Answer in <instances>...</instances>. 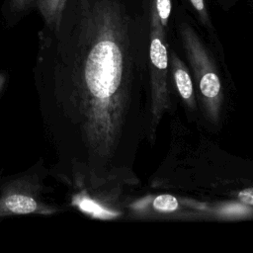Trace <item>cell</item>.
Returning a JSON list of instances; mask_svg holds the SVG:
<instances>
[{"label": "cell", "instance_id": "8992f818", "mask_svg": "<svg viewBox=\"0 0 253 253\" xmlns=\"http://www.w3.org/2000/svg\"><path fill=\"white\" fill-rule=\"evenodd\" d=\"M171 0H152L151 2V12H154L158 16L162 26L167 25L168 19L171 14Z\"/></svg>", "mask_w": 253, "mask_h": 253}, {"label": "cell", "instance_id": "ba28073f", "mask_svg": "<svg viewBox=\"0 0 253 253\" xmlns=\"http://www.w3.org/2000/svg\"><path fill=\"white\" fill-rule=\"evenodd\" d=\"M153 207L159 211H171L178 208V202L176 198L171 195H161L154 200Z\"/></svg>", "mask_w": 253, "mask_h": 253}, {"label": "cell", "instance_id": "277c9868", "mask_svg": "<svg viewBox=\"0 0 253 253\" xmlns=\"http://www.w3.org/2000/svg\"><path fill=\"white\" fill-rule=\"evenodd\" d=\"M150 58L154 66L159 69L167 67V51L162 41L158 37H153L150 44Z\"/></svg>", "mask_w": 253, "mask_h": 253}, {"label": "cell", "instance_id": "9c48e42d", "mask_svg": "<svg viewBox=\"0 0 253 253\" xmlns=\"http://www.w3.org/2000/svg\"><path fill=\"white\" fill-rule=\"evenodd\" d=\"M190 2H191L193 8L199 14V16L202 20H208L209 19V15H208L205 0H190Z\"/></svg>", "mask_w": 253, "mask_h": 253}, {"label": "cell", "instance_id": "30bf717a", "mask_svg": "<svg viewBox=\"0 0 253 253\" xmlns=\"http://www.w3.org/2000/svg\"><path fill=\"white\" fill-rule=\"evenodd\" d=\"M36 0H11V6L15 12H23L28 10Z\"/></svg>", "mask_w": 253, "mask_h": 253}, {"label": "cell", "instance_id": "8fae6325", "mask_svg": "<svg viewBox=\"0 0 253 253\" xmlns=\"http://www.w3.org/2000/svg\"><path fill=\"white\" fill-rule=\"evenodd\" d=\"M239 199L248 205H253V188L246 189L239 193Z\"/></svg>", "mask_w": 253, "mask_h": 253}, {"label": "cell", "instance_id": "7c38bea8", "mask_svg": "<svg viewBox=\"0 0 253 253\" xmlns=\"http://www.w3.org/2000/svg\"><path fill=\"white\" fill-rule=\"evenodd\" d=\"M4 81H5V77H4V75H3L2 73H0V90L2 89V86H3Z\"/></svg>", "mask_w": 253, "mask_h": 253}, {"label": "cell", "instance_id": "7a4b0ae2", "mask_svg": "<svg viewBox=\"0 0 253 253\" xmlns=\"http://www.w3.org/2000/svg\"><path fill=\"white\" fill-rule=\"evenodd\" d=\"M39 174H25L6 183L0 195V218L9 215H51L57 207L44 202Z\"/></svg>", "mask_w": 253, "mask_h": 253}, {"label": "cell", "instance_id": "5b68a950", "mask_svg": "<svg viewBox=\"0 0 253 253\" xmlns=\"http://www.w3.org/2000/svg\"><path fill=\"white\" fill-rule=\"evenodd\" d=\"M200 88L206 97H215L220 89L218 77L214 73L205 74L201 79Z\"/></svg>", "mask_w": 253, "mask_h": 253}, {"label": "cell", "instance_id": "52a82bcc", "mask_svg": "<svg viewBox=\"0 0 253 253\" xmlns=\"http://www.w3.org/2000/svg\"><path fill=\"white\" fill-rule=\"evenodd\" d=\"M175 80L181 96L184 99H189L193 92L192 82L189 74L186 71L179 69L175 72Z\"/></svg>", "mask_w": 253, "mask_h": 253}, {"label": "cell", "instance_id": "6da1fadb", "mask_svg": "<svg viewBox=\"0 0 253 253\" xmlns=\"http://www.w3.org/2000/svg\"><path fill=\"white\" fill-rule=\"evenodd\" d=\"M122 8L116 0H68L58 27L40 33L34 83L55 152L52 172L65 184L79 183L89 166L94 110L122 80Z\"/></svg>", "mask_w": 253, "mask_h": 253}, {"label": "cell", "instance_id": "3957f363", "mask_svg": "<svg viewBox=\"0 0 253 253\" xmlns=\"http://www.w3.org/2000/svg\"><path fill=\"white\" fill-rule=\"evenodd\" d=\"M68 0H36V5L43 19L44 29L58 27Z\"/></svg>", "mask_w": 253, "mask_h": 253}]
</instances>
